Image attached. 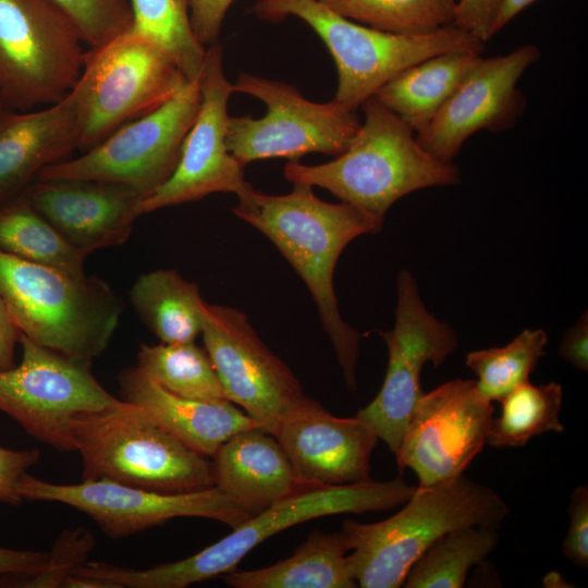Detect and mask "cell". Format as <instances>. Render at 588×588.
Masks as SVG:
<instances>
[{"instance_id":"cell-20","label":"cell","mask_w":588,"mask_h":588,"mask_svg":"<svg viewBox=\"0 0 588 588\" xmlns=\"http://www.w3.org/2000/svg\"><path fill=\"white\" fill-rule=\"evenodd\" d=\"M85 260L123 244L146 196L137 189L94 180H35L23 195Z\"/></svg>"},{"instance_id":"cell-4","label":"cell","mask_w":588,"mask_h":588,"mask_svg":"<svg viewBox=\"0 0 588 588\" xmlns=\"http://www.w3.org/2000/svg\"><path fill=\"white\" fill-rule=\"evenodd\" d=\"M509 512L493 489L464 474L416 487L403 507L387 519L344 520L351 575L362 588L402 587L411 566L441 536L473 526L499 529Z\"/></svg>"},{"instance_id":"cell-36","label":"cell","mask_w":588,"mask_h":588,"mask_svg":"<svg viewBox=\"0 0 588 588\" xmlns=\"http://www.w3.org/2000/svg\"><path fill=\"white\" fill-rule=\"evenodd\" d=\"M568 530L562 546L564 556L574 565L588 566V487H576L569 495L567 507Z\"/></svg>"},{"instance_id":"cell-3","label":"cell","mask_w":588,"mask_h":588,"mask_svg":"<svg viewBox=\"0 0 588 588\" xmlns=\"http://www.w3.org/2000/svg\"><path fill=\"white\" fill-rule=\"evenodd\" d=\"M415 490V486L400 477L343 486L299 485L282 500L191 556L145 569L94 562L89 575L113 588L188 587L232 571L258 544L292 526L323 516L390 510L403 505Z\"/></svg>"},{"instance_id":"cell-12","label":"cell","mask_w":588,"mask_h":588,"mask_svg":"<svg viewBox=\"0 0 588 588\" xmlns=\"http://www.w3.org/2000/svg\"><path fill=\"white\" fill-rule=\"evenodd\" d=\"M22 360L0 370V412L28 434L62 452L75 451L72 420L121 400L94 377L90 362L45 347L20 333Z\"/></svg>"},{"instance_id":"cell-18","label":"cell","mask_w":588,"mask_h":588,"mask_svg":"<svg viewBox=\"0 0 588 588\" xmlns=\"http://www.w3.org/2000/svg\"><path fill=\"white\" fill-rule=\"evenodd\" d=\"M539 58L540 50L534 45L502 56H481L438 114L416 133L419 144L438 160L453 162L478 131L513 127L526 108L517 83Z\"/></svg>"},{"instance_id":"cell-35","label":"cell","mask_w":588,"mask_h":588,"mask_svg":"<svg viewBox=\"0 0 588 588\" xmlns=\"http://www.w3.org/2000/svg\"><path fill=\"white\" fill-rule=\"evenodd\" d=\"M96 544L94 535L86 528L65 529L57 537L49 551L47 566L39 573L10 578L14 587L22 588H60L70 575L87 562Z\"/></svg>"},{"instance_id":"cell-34","label":"cell","mask_w":588,"mask_h":588,"mask_svg":"<svg viewBox=\"0 0 588 588\" xmlns=\"http://www.w3.org/2000/svg\"><path fill=\"white\" fill-rule=\"evenodd\" d=\"M75 26L88 48L101 46L127 32L132 11L127 0H46Z\"/></svg>"},{"instance_id":"cell-14","label":"cell","mask_w":588,"mask_h":588,"mask_svg":"<svg viewBox=\"0 0 588 588\" xmlns=\"http://www.w3.org/2000/svg\"><path fill=\"white\" fill-rule=\"evenodd\" d=\"M395 323L380 331L388 347V368L375 399L357 412L395 455L409 417L424 392L422 367L441 365L457 347V336L424 305L415 279L407 270L397 275Z\"/></svg>"},{"instance_id":"cell-2","label":"cell","mask_w":588,"mask_h":588,"mask_svg":"<svg viewBox=\"0 0 588 588\" xmlns=\"http://www.w3.org/2000/svg\"><path fill=\"white\" fill-rule=\"evenodd\" d=\"M364 122L348 147L332 161L306 166L290 161L284 176L292 184L319 186L341 201L375 218L415 191L455 185L460 168L431 156L415 132L376 97L362 106Z\"/></svg>"},{"instance_id":"cell-13","label":"cell","mask_w":588,"mask_h":588,"mask_svg":"<svg viewBox=\"0 0 588 588\" xmlns=\"http://www.w3.org/2000/svg\"><path fill=\"white\" fill-rule=\"evenodd\" d=\"M23 500L59 502L96 522L111 539H121L175 517L209 518L232 529L255 515L221 489L161 493L111 480L52 483L24 474L17 483Z\"/></svg>"},{"instance_id":"cell-26","label":"cell","mask_w":588,"mask_h":588,"mask_svg":"<svg viewBox=\"0 0 588 588\" xmlns=\"http://www.w3.org/2000/svg\"><path fill=\"white\" fill-rule=\"evenodd\" d=\"M131 303L161 343L193 342L201 334L206 302L195 283L174 269H158L137 278Z\"/></svg>"},{"instance_id":"cell-28","label":"cell","mask_w":588,"mask_h":588,"mask_svg":"<svg viewBox=\"0 0 588 588\" xmlns=\"http://www.w3.org/2000/svg\"><path fill=\"white\" fill-rule=\"evenodd\" d=\"M132 11L130 32L163 50L187 82L199 78L207 48L196 37L189 0H127Z\"/></svg>"},{"instance_id":"cell-25","label":"cell","mask_w":588,"mask_h":588,"mask_svg":"<svg viewBox=\"0 0 588 588\" xmlns=\"http://www.w3.org/2000/svg\"><path fill=\"white\" fill-rule=\"evenodd\" d=\"M345 534L316 529L294 553L273 565L252 571H230L223 580L233 588H354L346 555Z\"/></svg>"},{"instance_id":"cell-33","label":"cell","mask_w":588,"mask_h":588,"mask_svg":"<svg viewBox=\"0 0 588 588\" xmlns=\"http://www.w3.org/2000/svg\"><path fill=\"white\" fill-rule=\"evenodd\" d=\"M336 13L369 27L421 35L453 23L457 0H321Z\"/></svg>"},{"instance_id":"cell-5","label":"cell","mask_w":588,"mask_h":588,"mask_svg":"<svg viewBox=\"0 0 588 588\" xmlns=\"http://www.w3.org/2000/svg\"><path fill=\"white\" fill-rule=\"evenodd\" d=\"M0 294L20 333L65 356L93 362L122 314L103 281L26 261L0 250Z\"/></svg>"},{"instance_id":"cell-10","label":"cell","mask_w":588,"mask_h":588,"mask_svg":"<svg viewBox=\"0 0 588 588\" xmlns=\"http://www.w3.org/2000/svg\"><path fill=\"white\" fill-rule=\"evenodd\" d=\"M233 88L261 100L267 109L259 119H229L226 147L244 167L275 157L295 161L314 152L336 157L345 151L360 125L356 111L334 99L310 101L284 82L241 72Z\"/></svg>"},{"instance_id":"cell-7","label":"cell","mask_w":588,"mask_h":588,"mask_svg":"<svg viewBox=\"0 0 588 588\" xmlns=\"http://www.w3.org/2000/svg\"><path fill=\"white\" fill-rule=\"evenodd\" d=\"M72 437L82 480H111L161 493L215 486L211 462L121 400L110 408L76 415Z\"/></svg>"},{"instance_id":"cell-30","label":"cell","mask_w":588,"mask_h":588,"mask_svg":"<svg viewBox=\"0 0 588 588\" xmlns=\"http://www.w3.org/2000/svg\"><path fill=\"white\" fill-rule=\"evenodd\" d=\"M0 250L26 261L85 273V260L24 196L0 207Z\"/></svg>"},{"instance_id":"cell-37","label":"cell","mask_w":588,"mask_h":588,"mask_svg":"<svg viewBox=\"0 0 588 588\" xmlns=\"http://www.w3.org/2000/svg\"><path fill=\"white\" fill-rule=\"evenodd\" d=\"M40 457L38 450L15 451L0 445V502L20 505L23 499L17 493V483L26 469Z\"/></svg>"},{"instance_id":"cell-40","label":"cell","mask_w":588,"mask_h":588,"mask_svg":"<svg viewBox=\"0 0 588 588\" xmlns=\"http://www.w3.org/2000/svg\"><path fill=\"white\" fill-rule=\"evenodd\" d=\"M49 555V551L0 547V581L3 578L25 577L41 572L47 566Z\"/></svg>"},{"instance_id":"cell-38","label":"cell","mask_w":588,"mask_h":588,"mask_svg":"<svg viewBox=\"0 0 588 588\" xmlns=\"http://www.w3.org/2000/svg\"><path fill=\"white\" fill-rule=\"evenodd\" d=\"M502 0H457L453 23L481 41L491 39V29Z\"/></svg>"},{"instance_id":"cell-31","label":"cell","mask_w":588,"mask_h":588,"mask_svg":"<svg viewBox=\"0 0 588 588\" xmlns=\"http://www.w3.org/2000/svg\"><path fill=\"white\" fill-rule=\"evenodd\" d=\"M562 400V387L556 382L535 385L528 381L518 385L499 402L501 414L491 419L487 444L517 448L536 436L563 432Z\"/></svg>"},{"instance_id":"cell-17","label":"cell","mask_w":588,"mask_h":588,"mask_svg":"<svg viewBox=\"0 0 588 588\" xmlns=\"http://www.w3.org/2000/svg\"><path fill=\"white\" fill-rule=\"evenodd\" d=\"M222 56L218 42L207 48L199 76L200 107L183 142L177 166L170 179L140 203V216L219 192L240 198L253 188L245 181L244 166L226 147L228 103L235 91L225 76Z\"/></svg>"},{"instance_id":"cell-39","label":"cell","mask_w":588,"mask_h":588,"mask_svg":"<svg viewBox=\"0 0 588 588\" xmlns=\"http://www.w3.org/2000/svg\"><path fill=\"white\" fill-rule=\"evenodd\" d=\"M234 0H189L191 23L206 47L218 42L223 21Z\"/></svg>"},{"instance_id":"cell-43","label":"cell","mask_w":588,"mask_h":588,"mask_svg":"<svg viewBox=\"0 0 588 588\" xmlns=\"http://www.w3.org/2000/svg\"><path fill=\"white\" fill-rule=\"evenodd\" d=\"M537 0H502L491 29V37L505 27L515 16Z\"/></svg>"},{"instance_id":"cell-23","label":"cell","mask_w":588,"mask_h":588,"mask_svg":"<svg viewBox=\"0 0 588 588\" xmlns=\"http://www.w3.org/2000/svg\"><path fill=\"white\" fill-rule=\"evenodd\" d=\"M211 457L215 486L254 513L299 486L279 441L259 426L235 432Z\"/></svg>"},{"instance_id":"cell-9","label":"cell","mask_w":588,"mask_h":588,"mask_svg":"<svg viewBox=\"0 0 588 588\" xmlns=\"http://www.w3.org/2000/svg\"><path fill=\"white\" fill-rule=\"evenodd\" d=\"M82 44L46 0H0V107L25 111L62 100L82 73Z\"/></svg>"},{"instance_id":"cell-22","label":"cell","mask_w":588,"mask_h":588,"mask_svg":"<svg viewBox=\"0 0 588 588\" xmlns=\"http://www.w3.org/2000/svg\"><path fill=\"white\" fill-rule=\"evenodd\" d=\"M121 400L194 451L212 456L235 432L258 426L230 401L208 402L174 394L137 366L119 375Z\"/></svg>"},{"instance_id":"cell-19","label":"cell","mask_w":588,"mask_h":588,"mask_svg":"<svg viewBox=\"0 0 588 588\" xmlns=\"http://www.w3.org/2000/svg\"><path fill=\"white\" fill-rule=\"evenodd\" d=\"M273 436L299 485L343 486L371 480L378 437L360 418L338 417L305 394L283 415Z\"/></svg>"},{"instance_id":"cell-16","label":"cell","mask_w":588,"mask_h":588,"mask_svg":"<svg viewBox=\"0 0 588 588\" xmlns=\"http://www.w3.org/2000/svg\"><path fill=\"white\" fill-rule=\"evenodd\" d=\"M201 335L225 399L273 434L283 415L304 395L293 371L236 308L206 303Z\"/></svg>"},{"instance_id":"cell-42","label":"cell","mask_w":588,"mask_h":588,"mask_svg":"<svg viewBox=\"0 0 588 588\" xmlns=\"http://www.w3.org/2000/svg\"><path fill=\"white\" fill-rule=\"evenodd\" d=\"M20 332L13 323L0 294V370L14 365L15 347Z\"/></svg>"},{"instance_id":"cell-1","label":"cell","mask_w":588,"mask_h":588,"mask_svg":"<svg viewBox=\"0 0 588 588\" xmlns=\"http://www.w3.org/2000/svg\"><path fill=\"white\" fill-rule=\"evenodd\" d=\"M237 199L233 213L267 236L305 282L345 382L355 391L360 336L341 317L333 273L344 248L360 235L378 233L384 220L343 201H323L307 184H293L284 195L253 187Z\"/></svg>"},{"instance_id":"cell-29","label":"cell","mask_w":588,"mask_h":588,"mask_svg":"<svg viewBox=\"0 0 588 588\" xmlns=\"http://www.w3.org/2000/svg\"><path fill=\"white\" fill-rule=\"evenodd\" d=\"M136 366L166 390L180 396L208 402L226 400L207 351L197 346L195 341L142 344Z\"/></svg>"},{"instance_id":"cell-41","label":"cell","mask_w":588,"mask_h":588,"mask_svg":"<svg viewBox=\"0 0 588 588\" xmlns=\"http://www.w3.org/2000/svg\"><path fill=\"white\" fill-rule=\"evenodd\" d=\"M560 356L580 371L588 370V319L585 311L580 319L562 338Z\"/></svg>"},{"instance_id":"cell-32","label":"cell","mask_w":588,"mask_h":588,"mask_svg":"<svg viewBox=\"0 0 588 588\" xmlns=\"http://www.w3.org/2000/svg\"><path fill=\"white\" fill-rule=\"evenodd\" d=\"M548 335L542 329H525L509 344L477 350L466 355L465 365L477 376L476 385L489 401L500 402L529 375L544 355Z\"/></svg>"},{"instance_id":"cell-6","label":"cell","mask_w":588,"mask_h":588,"mask_svg":"<svg viewBox=\"0 0 588 588\" xmlns=\"http://www.w3.org/2000/svg\"><path fill=\"white\" fill-rule=\"evenodd\" d=\"M252 13L270 23L295 16L308 24L335 62L333 99L354 111L391 78L424 59L449 51L482 53L485 48L483 41L454 24L421 35L392 34L350 20L321 0H256Z\"/></svg>"},{"instance_id":"cell-8","label":"cell","mask_w":588,"mask_h":588,"mask_svg":"<svg viewBox=\"0 0 588 588\" xmlns=\"http://www.w3.org/2000/svg\"><path fill=\"white\" fill-rule=\"evenodd\" d=\"M187 83L171 58L130 30L88 48L74 85L84 152L124 124L171 100Z\"/></svg>"},{"instance_id":"cell-27","label":"cell","mask_w":588,"mask_h":588,"mask_svg":"<svg viewBox=\"0 0 588 588\" xmlns=\"http://www.w3.org/2000/svg\"><path fill=\"white\" fill-rule=\"evenodd\" d=\"M498 542V529L492 527L473 526L450 531L415 561L402 587H464L468 571L481 564Z\"/></svg>"},{"instance_id":"cell-21","label":"cell","mask_w":588,"mask_h":588,"mask_svg":"<svg viewBox=\"0 0 588 588\" xmlns=\"http://www.w3.org/2000/svg\"><path fill=\"white\" fill-rule=\"evenodd\" d=\"M81 115L75 90L25 111L0 107V201L25 191L46 167L78 150Z\"/></svg>"},{"instance_id":"cell-11","label":"cell","mask_w":588,"mask_h":588,"mask_svg":"<svg viewBox=\"0 0 588 588\" xmlns=\"http://www.w3.org/2000/svg\"><path fill=\"white\" fill-rule=\"evenodd\" d=\"M200 101L199 78L187 82L163 106L124 124L79 156L46 167L37 179L110 182L148 197L174 172Z\"/></svg>"},{"instance_id":"cell-15","label":"cell","mask_w":588,"mask_h":588,"mask_svg":"<svg viewBox=\"0 0 588 588\" xmlns=\"http://www.w3.org/2000/svg\"><path fill=\"white\" fill-rule=\"evenodd\" d=\"M493 412L475 380H451L424 393L394 455L400 474L412 469L418 487L463 475L487 444Z\"/></svg>"},{"instance_id":"cell-24","label":"cell","mask_w":588,"mask_h":588,"mask_svg":"<svg viewBox=\"0 0 588 588\" xmlns=\"http://www.w3.org/2000/svg\"><path fill=\"white\" fill-rule=\"evenodd\" d=\"M480 57L474 51L429 57L400 72L373 97L417 133L438 114Z\"/></svg>"}]
</instances>
